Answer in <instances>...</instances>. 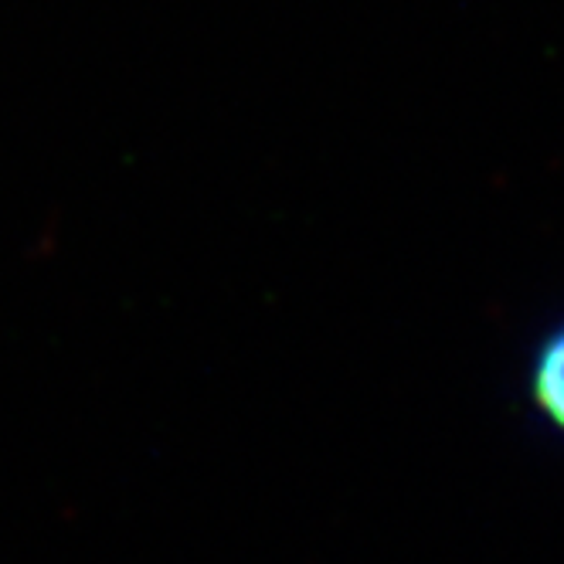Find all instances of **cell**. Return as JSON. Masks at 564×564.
I'll return each mask as SVG.
<instances>
[{"mask_svg":"<svg viewBox=\"0 0 564 564\" xmlns=\"http://www.w3.org/2000/svg\"><path fill=\"white\" fill-rule=\"evenodd\" d=\"M528 398L538 419L551 432L564 435V324H557L534 350Z\"/></svg>","mask_w":564,"mask_h":564,"instance_id":"1","label":"cell"}]
</instances>
